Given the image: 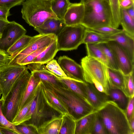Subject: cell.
Segmentation results:
<instances>
[{"instance_id": "obj_1", "label": "cell", "mask_w": 134, "mask_h": 134, "mask_svg": "<svg viewBox=\"0 0 134 134\" xmlns=\"http://www.w3.org/2000/svg\"><path fill=\"white\" fill-rule=\"evenodd\" d=\"M44 86L49 90L62 103L67 107L70 114L76 121L96 111L88 100L66 87L42 81Z\"/></svg>"}, {"instance_id": "obj_2", "label": "cell", "mask_w": 134, "mask_h": 134, "mask_svg": "<svg viewBox=\"0 0 134 134\" xmlns=\"http://www.w3.org/2000/svg\"><path fill=\"white\" fill-rule=\"evenodd\" d=\"M108 134H134L125 111L115 102L108 101L98 111Z\"/></svg>"}, {"instance_id": "obj_3", "label": "cell", "mask_w": 134, "mask_h": 134, "mask_svg": "<svg viewBox=\"0 0 134 134\" xmlns=\"http://www.w3.org/2000/svg\"><path fill=\"white\" fill-rule=\"evenodd\" d=\"M84 81L94 85L100 92L108 95L112 87L109 80L107 67L101 62L87 55L81 60Z\"/></svg>"}, {"instance_id": "obj_4", "label": "cell", "mask_w": 134, "mask_h": 134, "mask_svg": "<svg viewBox=\"0 0 134 134\" xmlns=\"http://www.w3.org/2000/svg\"><path fill=\"white\" fill-rule=\"evenodd\" d=\"M81 25L92 29L105 26L113 27V18L109 3L106 0H92L84 4Z\"/></svg>"}, {"instance_id": "obj_5", "label": "cell", "mask_w": 134, "mask_h": 134, "mask_svg": "<svg viewBox=\"0 0 134 134\" xmlns=\"http://www.w3.org/2000/svg\"><path fill=\"white\" fill-rule=\"evenodd\" d=\"M22 5V18L34 28L49 19L58 18L51 9V0H26Z\"/></svg>"}, {"instance_id": "obj_6", "label": "cell", "mask_w": 134, "mask_h": 134, "mask_svg": "<svg viewBox=\"0 0 134 134\" xmlns=\"http://www.w3.org/2000/svg\"><path fill=\"white\" fill-rule=\"evenodd\" d=\"M31 75L26 68L17 79L4 100L3 113L11 122L18 113L20 102Z\"/></svg>"}, {"instance_id": "obj_7", "label": "cell", "mask_w": 134, "mask_h": 134, "mask_svg": "<svg viewBox=\"0 0 134 134\" xmlns=\"http://www.w3.org/2000/svg\"><path fill=\"white\" fill-rule=\"evenodd\" d=\"M86 28L81 25L66 26L56 39L58 51H68L77 49L83 43Z\"/></svg>"}, {"instance_id": "obj_8", "label": "cell", "mask_w": 134, "mask_h": 134, "mask_svg": "<svg viewBox=\"0 0 134 134\" xmlns=\"http://www.w3.org/2000/svg\"><path fill=\"white\" fill-rule=\"evenodd\" d=\"M56 37L54 34H39L33 36L30 42L23 49L12 57L9 65H17L31 53L48 46Z\"/></svg>"}, {"instance_id": "obj_9", "label": "cell", "mask_w": 134, "mask_h": 134, "mask_svg": "<svg viewBox=\"0 0 134 134\" xmlns=\"http://www.w3.org/2000/svg\"><path fill=\"white\" fill-rule=\"evenodd\" d=\"M27 68L25 65H11L0 71V79L3 91L1 98L3 100L17 79Z\"/></svg>"}, {"instance_id": "obj_10", "label": "cell", "mask_w": 134, "mask_h": 134, "mask_svg": "<svg viewBox=\"0 0 134 134\" xmlns=\"http://www.w3.org/2000/svg\"><path fill=\"white\" fill-rule=\"evenodd\" d=\"M26 32L21 25L14 21H10L0 38V49L6 52L18 40L25 35Z\"/></svg>"}, {"instance_id": "obj_11", "label": "cell", "mask_w": 134, "mask_h": 134, "mask_svg": "<svg viewBox=\"0 0 134 134\" xmlns=\"http://www.w3.org/2000/svg\"><path fill=\"white\" fill-rule=\"evenodd\" d=\"M80 85L87 100L95 111H98L110 100L107 95L98 91L93 84L84 81L80 82Z\"/></svg>"}, {"instance_id": "obj_12", "label": "cell", "mask_w": 134, "mask_h": 134, "mask_svg": "<svg viewBox=\"0 0 134 134\" xmlns=\"http://www.w3.org/2000/svg\"><path fill=\"white\" fill-rule=\"evenodd\" d=\"M107 43L112 51L119 70L125 75L134 71V63L127 54L116 41H109Z\"/></svg>"}, {"instance_id": "obj_13", "label": "cell", "mask_w": 134, "mask_h": 134, "mask_svg": "<svg viewBox=\"0 0 134 134\" xmlns=\"http://www.w3.org/2000/svg\"><path fill=\"white\" fill-rule=\"evenodd\" d=\"M57 62L68 77L84 81L82 68L73 60L64 55L58 58Z\"/></svg>"}, {"instance_id": "obj_14", "label": "cell", "mask_w": 134, "mask_h": 134, "mask_svg": "<svg viewBox=\"0 0 134 134\" xmlns=\"http://www.w3.org/2000/svg\"><path fill=\"white\" fill-rule=\"evenodd\" d=\"M84 13V5L79 3H71L64 15V21L66 26L81 25Z\"/></svg>"}, {"instance_id": "obj_15", "label": "cell", "mask_w": 134, "mask_h": 134, "mask_svg": "<svg viewBox=\"0 0 134 134\" xmlns=\"http://www.w3.org/2000/svg\"><path fill=\"white\" fill-rule=\"evenodd\" d=\"M111 40L117 43L134 63V37L123 31L116 35H111Z\"/></svg>"}, {"instance_id": "obj_16", "label": "cell", "mask_w": 134, "mask_h": 134, "mask_svg": "<svg viewBox=\"0 0 134 134\" xmlns=\"http://www.w3.org/2000/svg\"><path fill=\"white\" fill-rule=\"evenodd\" d=\"M66 26L63 20L52 18L46 20L40 26L34 28V29L40 34H54L57 36Z\"/></svg>"}, {"instance_id": "obj_17", "label": "cell", "mask_w": 134, "mask_h": 134, "mask_svg": "<svg viewBox=\"0 0 134 134\" xmlns=\"http://www.w3.org/2000/svg\"><path fill=\"white\" fill-rule=\"evenodd\" d=\"M97 111H95L76 121L75 134H92L94 124Z\"/></svg>"}, {"instance_id": "obj_18", "label": "cell", "mask_w": 134, "mask_h": 134, "mask_svg": "<svg viewBox=\"0 0 134 134\" xmlns=\"http://www.w3.org/2000/svg\"><path fill=\"white\" fill-rule=\"evenodd\" d=\"M42 83L44 98L48 105L62 115L66 114H70L68 108L55 97L49 90L46 88L42 82Z\"/></svg>"}, {"instance_id": "obj_19", "label": "cell", "mask_w": 134, "mask_h": 134, "mask_svg": "<svg viewBox=\"0 0 134 134\" xmlns=\"http://www.w3.org/2000/svg\"><path fill=\"white\" fill-rule=\"evenodd\" d=\"M62 121V115L54 117L37 128V132L40 134H59Z\"/></svg>"}, {"instance_id": "obj_20", "label": "cell", "mask_w": 134, "mask_h": 134, "mask_svg": "<svg viewBox=\"0 0 134 134\" xmlns=\"http://www.w3.org/2000/svg\"><path fill=\"white\" fill-rule=\"evenodd\" d=\"M58 51L56 37L46 49L41 52L32 63L47 64L53 59Z\"/></svg>"}, {"instance_id": "obj_21", "label": "cell", "mask_w": 134, "mask_h": 134, "mask_svg": "<svg viewBox=\"0 0 134 134\" xmlns=\"http://www.w3.org/2000/svg\"><path fill=\"white\" fill-rule=\"evenodd\" d=\"M108 96L110 100L115 103L120 108L125 111L129 98L127 96L122 90L117 88H111Z\"/></svg>"}, {"instance_id": "obj_22", "label": "cell", "mask_w": 134, "mask_h": 134, "mask_svg": "<svg viewBox=\"0 0 134 134\" xmlns=\"http://www.w3.org/2000/svg\"><path fill=\"white\" fill-rule=\"evenodd\" d=\"M87 56L94 58L110 68L109 63L103 53L97 44H85Z\"/></svg>"}, {"instance_id": "obj_23", "label": "cell", "mask_w": 134, "mask_h": 134, "mask_svg": "<svg viewBox=\"0 0 134 134\" xmlns=\"http://www.w3.org/2000/svg\"><path fill=\"white\" fill-rule=\"evenodd\" d=\"M110 35H102L86 28L83 43L97 44L110 41Z\"/></svg>"}, {"instance_id": "obj_24", "label": "cell", "mask_w": 134, "mask_h": 134, "mask_svg": "<svg viewBox=\"0 0 134 134\" xmlns=\"http://www.w3.org/2000/svg\"><path fill=\"white\" fill-rule=\"evenodd\" d=\"M71 3L69 0L51 1V9L59 19L63 20L64 15Z\"/></svg>"}, {"instance_id": "obj_25", "label": "cell", "mask_w": 134, "mask_h": 134, "mask_svg": "<svg viewBox=\"0 0 134 134\" xmlns=\"http://www.w3.org/2000/svg\"><path fill=\"white\" fill-rule=\"evenodd\" d=\"M56 77L60 82L72 91L87 100L86 96L80 85V82L84 81L76 80L68 77H61L57 75Z\"/></svg>"}, {"instance_id": "obj_26", "label": "cell", "mask_w": 134, "mask_h": 134, "mask_svg": "<svg viewBox=\"0 0 134 134\" xmlns=\"http://www.w3.org/2000/svg\"><path fill=\"white\" fill-rule=\"evenodd\" d=\"M40 80L31 74L20 102L18 113L27 104L29 98Z\"/></svg>"}, {"instance_id": "obj_27", "label": "cell", "mask_w": 134, "mask_h": 134, "mask_svg": "<svg viewBox=\"0 0 134 134\" xmlns=\"http://www.w3.org/2000/svg\"><path fill=\"white\" fill-rule=\"evenodd\" d=\"M107 71L112 88L118 89L122 91L124 75L119 70L107 67Z\"/></svg>"}, {"instance_id": "obj_28", "label": "cell", "mask_w": 134, "mask_h": 134, "mask_svg": "<svg viewBox=\"0 0 134 134\" xmlns=\"http://www.w3.org/2000/svg\"><path fill=\"white\" fill-rule=\"evenodd\" d=\"M63 121L59 134H75L76 121L71 114L62 115Z\"/></svg>"}, {"instance_id": "obj_29", "label": "cell", "mask_w": 134, "mask_h": 134, "mask_svg": "<svg viewBox=\"0 0 134 134\" xmlns=\"http://www.w3.org/2000/svg\"><path fill=\"white\" fill-rule=\"evenodd\" d=\"M120 25L126 33L134 37V19L127 14L125 9H120Z\"/></svg>"}, {"instance_id": "obj_30", "label": "cell", "mask_w": 134, "mask_h": 134, "mask_svg": "<svg viewBox=\"0 0 134 134\" xmlns=\"http://www.w3.org/2000/svg\"><path fill=\"white\" fill-rule=\"evenodd\" d=\"M31 72V74L39 80L54 84H57L60 82L56 75L47 70L46 68Z\"/></svg>"}, {"instance_id": "obj_31", "label": "cell", "mask_w": 134, "mask_h": 134, "mask_svg": "<svg viewBox=\"0 0 134 134\" xmlns=\"http://www.w3.org/2000/svg\"><path fill=\"white\" fill-rule=\"evenodd\" d=\"M32 37L25 35H23L6 52L13 57L23 49L30 42Z\"/></svg>"}, {"instance_id": "obj_32", "label": "cell", "mask_w": 134, "mask_h": 134, "mask_svg": "<svg viewBox=\"0 0 134 134\" xmlns=\"http://www.w3.org/2000/svg\"><path fill=\"white\" fill-rule=\"evenodd\" d=\"M97 44L103 53L109 63L110 68L119 70L114 53L107 42Z\"/></svg>"}, {"instance_id": "obj_33", "label": "cell", "mask_w": 134, "mask_h": 134, "mask_svg": "<svg viewBox=\"0 0 134 134\" xmlns=\"http://www.w3.org/2000/svg\"><path fill=\"white\" fill-rule=\"evenodd\" d=\"M134 71L125 75L122 91L129 98L134 96Z\"/></svg>"}, {"instance_id": "obj_34", "label": "cell", "mask_w": 134, "mask_h": 134, "mask_svg": "<svg viewBox=\"0 0 134 134\" xmlns=\"http://www.w3.org/2000/svg\"><path fill=\"white\" fill-rule=\"evenodd\" d=\"M113 18V27L118 28L120 25V8L119 0H109Z\"/></svg>"}, {"instance_id": "obj_35", "label": "cell", "mask_w": 134, "mask_h": 134, "mask_svg": "<svg viewBox=\"0 0 134 134\" xmlns=\"http://www.w3.org/2000/svg\"><path fill=\"white\" fill-rule=\"evenodd\" d=\"M46 67L47 70L57 76L61 77H68L55 59L47 63Z\"/></svg>"}, {"instance_id": "obj_36", "label": "cell", "mask_w": 134, "mask_h": 134, "mask_svg": "<svg viewBox=\"0 0 134 134\" xmlns=\"http://www.w3.org/2000/svg\"><path fill=\"white\" fill-rule=\"evenodd\" d=\"M4 100L1 98L0 99V127L12 130L20 134L16 129L15 125L9 121L4 115L2 111V106Z\"/></svg>"}, {"instance_id": "obj_37", "label": "cell", "mask_w": 134, "mask_h": 134, "mask_svg": "<svg viewBox=\"0 0 134 134\" xmlns=\"http://www.w3.org/2000/svg\"><path fill=\"white\" fill-rule=\"evenodd\" d=\"M38 91L29 103L16 115L12 122V124L16 125L22 123L23 120L28 112L32 101L36 96Z\"/></svg>"}, {"instance_id": "obj_38", "label": "cell", "mask_w": 134, "mask_h": 134, "mask_svg": "<svg viewBox=\"0 0 134 134\" xmlns=\"http://www.w3.org/2000/svg\"><path fill=\"white\" fill-rule=\"evenodd\" d=\"M86 29L102 35H116L123 30L122 29H119L108 26H103L92 29Z\"/></svg>"}, {"instance_id": "obj_39", "label": "cell", "mask_w": 134, "mask_h": 134, "mask_svg": "<svg viewBox=\"0 0 134 134\" xmlns=\"http://www.w3.org/2000/svg\"><path fill=\"white\" fill-rule=\"evenodd\" d=\"M92 134H108L105 126L98 111L94 124Z\"/></svg>"}, {"instance_id": "obj_40", "label": "cell", "mask_w": 134, "mask_h": 134, "mask_svg": "<svg viewBox=\"0 0 134 134\" xmlns=\"http://www.w3.org/2000/svg\"><path fill=\"white\" fill-rule=\"evenodd\" d=\"M47 47L43 48L31 53L25 57L17 64L25 65L32 63L34 60Z\"/></svg>"}, {"instance_id": "obj_41", "label": "cell", "mask_w": 134, "mask_h": 134, "mask_svg": "<svg viewBox=\"0 0 134 134\" xmlns=\"http://www.w3.org/2000/svg\"><path fill=\"white\" fill-rule=\"evenodd\" d=\"M12 58V56L0 49V71L9 65Z\"/></svg>"}, {"instance_id": "obj_42", "label": "cell", "mask_w": 134, "mask_h": 134, "mask_svg": "<svg viewBox=\"0 0 134 134\" xmlns=\"http://www.w3.org/2000/svg\"><path fill=\"white\" fill-rule=\"evenodd\" d=\"M15 126L16 129L20 134L36 133L35 132L36 131L34 130V128H36L31 125L21 123Z\"/></svg>"}, {"instance_id": "obj_43", "label": "cell", "mask_w": 134, "mask_h": 134, "mask_svg": "<svg viewBox=\"0 0 134 134\" xmlns=\"http://www.w3.org/2000/svg\"><path fill=\"white\" fill-rule=\"evenodd\" d=\"M25 0H0V7L10 9L22 4Z\"/></svg>"}, {"instance_id": "obj_44", "label": "cell", "mask_w": 134, "mask_h": 134, "mask_svg": "<svg viewBox=\"0 0 134 134\" xmlns=\"http://www.w3.org/2000/svg\"><path fill=\"white\" fill-rule=\"evenodd\" d=\"M134 96L129 98L128 102L125 112L129 121L134 117Z\"/></svg>"}, {"instance_id": "obj_45", "label": "cell", "mask_w": 134, "mask_h": 134, "mask_svg": "<svg viewBox=\"0 0 134 134\" xmlns=\"http://www.w3.org/2000/svg\"><path fill=\"white\" fill-rule=\"evenodd\" d=\"M120 9H126L134 5V0H119Z\"/></svg>"}, {"instance_id": "obj_46", "label": "cell", "mask_w": 134, "mask_h": 134, "mask_svg": "<svg viewBox=\"0 0 134 134\" xmlns=\"http://www.w3.org/2000/svg\"><path fill=\"white\" fill-rule=\"evenodd\" d=\"M9 10V9L0 7V19L8 20V17L11 15Z\"/></svg>"}, {"instance_id": "obj_47", "label": "cell", "mask_w": 134, "mask_h": 134, "mask_svg": "<svg viewBox=\"0 0 134 134\" xmlns=\"http://www.w3.org/2000/svg\"><path fill=\"white\" fill-rule=\"evenodd\" d=\"M10 21L0 19V38L5 29L9 24Z\"/></svg>"}, {"instance_id": "obj_48", "label": "cell", "mask_w": 134, "mask_h": 134, "mask_svg": "<svg viewBox=\"0 0 134 134\" xmlns=\"http://www.w3.org/2000/svg\"><path fill=\"white\" fill-rule=\"evenodd\" d=\"M0 131L2 134H18L12 130L5 128L0 127Z\"/></svg>"}, {"instance_id": "obj_49", "label": "cell", "mask_w": 134, "mask_h": 134, "mask_svg": "<svg viewBox=\"0 0 134 134\" xmlns=\"http://www.w3.org/2000/svg\"><path fill=\"white\" fill-rule=\"evenodd\" d=\"M128 14L133 19H134V5L126 9Z\"/></svg>"}, {"instance_id": "obj_50", "label": "cell", "mask_w": 134, "mask_h": 134, "mask_svg": "<svg viewBox=\"0 0 134 134\" xmlns=\"http://www.w3.org/2000/svg\"><path fill=\"white\" fill-rule=\"evenodd\" d=\"M129 122L131 129L134 133V117L132 118Z\"/></svg>"}, {"instance_id": "obj_51", "label": "cell", "mask_w": 134, "mask_h": 134, "mask_svg": "<svg viewBox=\"0 0 134 134\" xmlns=\"http://www.w3.org/2000/svg\"><path fill=\"white\" fill-rule=\"evenodd\" d=\"M92 0H80V2L84 4Z\"/></svg>"}, {"instance_id": "obj_52", "label": "cell", "mask_w": 134, "mask_h": 134, "mask_svg": "<svg viewBox=\"0 0 134 134\" xmlns=\"http://www.w3.org/2000/svg\"><path fill=\"white\" fill-rule=\"evenodd\" d=\"M2 89L0 79V96H1V95L2 94Z\"/></svg>"}, {"instance_id": "obj_53", "label": "cell", "mask_w": 134, "mask_h": 134, "mask_svg": "<svg viewBox=\"0 0 134 134\" xmlns=\"http://www.w3.org/2000/svg\"><path fill=\"white\" fill-rule=\"evenodd\" d=\"M106 1H107L109 3V0H106Z\"/></svg>"}, {"instance_id": "obj_54", "label": "cell", "mask_w": 134, "mask_h": 134, "mask_svg": "<svg viewBox=\"0 0 134 134\" xmlns=\"http://www.w3.org/2000/svg\"><path fill=\"white\" fill-rule=\"evenodd\" d=\"M0 134H2V132H1V131H0Z\"/></svg>"}, {"instance_id": "obj_55", "label": "cell", "mask_w": 134, "mask_h": 134, "mask_svg": "<svg viewBox=\"0 0 134 134\" xmlns=\"http://www.w3.org/2000/svg\"></svg>"}]
</instances>
